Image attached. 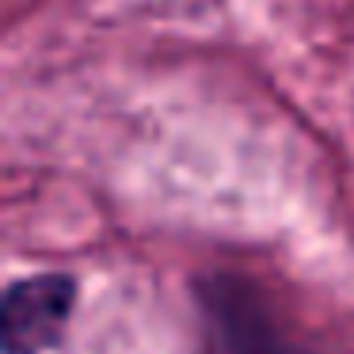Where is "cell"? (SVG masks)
I'll return each mask as SVG.
<instances>
[{"label": "cell", "mask_w": 354, "mask_h": 354, "mask_svg": "<svg viewBox=\"0 0 354 354\" xmlns=\"http://www.w3.org/2000/svg\"><path fill=\"white\" fill-rule=\"evenodd\" d=\"M191 297L217 354H316L286 331L259 282L240 270L194 274Z\"/></svg>", "instance_id": "obj_1"}, {"label": "cell", "mask_w": 354, "mask_h": 354, "mask_svg": "<svg viewBox=\"0 0 354 354\" xmlns=\"http://www.w3.org/2000/svg\"><path fill=\"white\" fill-rule=\"evenodd\" d=\"M80 297L69 270H39L12 278L0 297V346L4 354H46L62 343Z\"/></svg>", "instance_id": "obj_2"}]
</instances>
